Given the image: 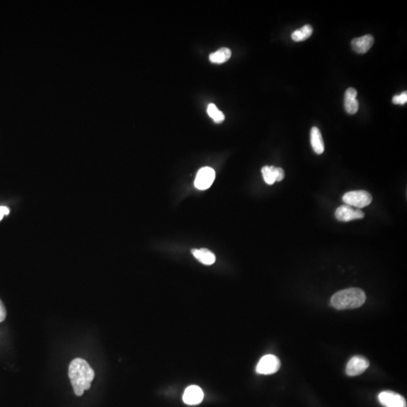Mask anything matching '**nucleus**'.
<instances>
[{
  "label": "nucleus",
  "mask_w": 407,
  "mask_h": 407,
  "mask_svg": "<svg viewBox=\"0 0 407 407\" xmlns=\"http://www.w3.org/2000/svg\"><path fill=\"white\" fill-rule=\"evenodd\" d=\"M69 377L74 388V393L82 396L88 390L94 378V371L84 359L76 358L69 366Z\"/></svg>",
  "instance_id": "1"
},
{
  "label": "nucleus",
  "mask_w": 407,
  "mask_h": 407,
  "mask_svg": "<svg viewBox=\"0 0 407 407\" xmlns=\"http://www.w3.org/2000/svg\"><path fill=\"white\" fill-rule=\"evenodd\" d=\"M366 300V294L363 290L348 288L336 292L331 298V304L338 310H354L362 306Z\"/></svg>",
  "instance_id": "2"
},
{
  "label": "nucleus",
  "mask_w": 407,
  "mask_h": 407,
  "mask_svg": "<svg viewBox=\"0 0 407 407\" xmlns=\"http://www.w3.org/2000/svg\"><path fill=\"white\" fill-rule=\"evenodd\" d=\"M342 200L347 206H354L360 209L370 204L372 197L368 192L358 190L346 193L343 196Z\"/></svg>",
  "instance_id": "3"
},
{
  "label": "nucleus",
  "mask_w": 407,
  "mask_h": 407,
  "mask_svg": "<svg viewBox=\"0 0 407 407\" xmlns=\"http://www.w3.org/2000/svg\"><path fill=\"white\" fill-rule=\"evenodd\" d=\"M280 368V362L276 356L267 354L264 356L256 368L258 374L262 375H271L276 374Z\"/></svg>",
  "instance_id": "4"
},
{
  "label": "nucleus",
  "mask_w": 407,
  "mask_h": 407,
  "mask_svg": "<svg viewBox=\"0 0 407 407\" xmlns=\"http://www.w3.org/2000/svg\"><path fill=\"white\" fill-rule=\"evenodd\" d=\"M214 170L212 168L204 167L198 170L194 180V186L200 190L210 188L215 180Z\"/></svg>",
  "instance_id": "5"
},
{
  "label": "nucleus",
  "mask_w": 407,
  "mask_h": 407,
  "mask_svg": "<svg viewBox=\"0 0 407 407\" xmlns=\"http://www.w3.org/2000/svg\"><path fill=\"white\" fill-rule=\"evenodd\" d=\"M370 366V362L363 356L352 358L346 366V374L349 376H356L364 372Z\"/></svg>",
  "instance_id": "6"
},
{
  "label": "nucleus",
  "mask_w": 407,
  "mask_h": 407,
  "mask_svg": "<svg viewBox=\"0 0 407 407\" xmlns=\"http://www.w3.org/2000/svg\"><path fill=\"white\" fill-rule=\"evenodd\" d=\"M378 401L384 407H406V401L402 395L394 392H382L378 394Z\"/></svg>",
  "instance_id": "7"
},
{
  "label": "nucleus",
  "mask_w": 407,
  "mask_h": 407,
  "mask_svg": "<svg viewBox=\"0 0 407 407\" xmlns=\"http://www.w3.org/2000/svg\"><path fill=\"white\" fill-rule=\"evenodd\" d=\"M335 216L341 222H349L354 220L362 219L364 218V213L360 209L354 210L352 206H342L336 209Z\"/></svg>",
  "instance_id": "8"
},
{
  "label": "nucleus",
  "mask_w": 407,
  "mask_h": 407,
  "mask_svg": "<svg viewBox=\"0 0 407 407\" xmlns=\"http://www.w3.org/2000/svg\"><path fill=\"white\" fill-rule=\"evenodd\" d=\"M203 390L197 386H190L184 392L182 400L186 404L190 406L198 405L204 399Z\"/></svg>",
  "instance_id": "9"
},
{
  "label": "nucleus",
  "mask_w": 407,
  "mask_h": 407,
  "mask_svg": "<svg viewBox=\"0 0 407 407\" xmlns=\"http://www.w3.org/2000/svg\"><path fill=\"white\" fill-rule=\"evenodd\" d=\"M264 180L268 185H272L274 182L282 181L284 178V170L282 168L274 166H264L262 168Z\"/></svg>",
  "instance_id": "10"
},
{
  "label": "nucleus",
  "mask_w": 407,
  "mask_h": 407,
  "mask_svg": "<svg viewBox=\"0 0 407 407\" xmlns=\"http://www.w3.org/2000/svg\"><path fill=\"white\" fill-rule=\"evenodd\" d=\"M374 43L372 35H365L359 38H354L352 41V47L355 52L364 54L371 48Z\"/></svg>",
  "instance_id": "11"
},
{
  "label": "nucleus",
  "mask_w": 407,
  "mask_h": 407,
  "mask_svg": "<svg viewBox=\"0 0 407 407\" xmlns=\"http://www.w3.org/2000/svg\"><path fill=\"white\" fill-rule=\"evenodd\" d=\"M358 92L353 88H349L344 94V104L346 112L349 114H355L358 111L359 103L357 98Z\"/></svg>",
  "instance_id": "12"
},
{
  "label": "nucleus",
  "mask_w": 407,
  "mask_h": 407,
  "mask_svg": "<svg viewBox=\"0 0 407 407\" xmlns=\"http://www.w3.org/2000/svg\"><path fill=\"white\" fill-rule=\"evenodd\" d=\"M192 254L194 255V258L202 262L204 265H213L216 261V256L214 254L207 249H193Z\"/></svg>",
  "instance_id": "13"
},
{
  "label": "nucleus",
  "mask_w": 407,
  "mask_h": 407,
  "mask_svg": "<svg viewBox=\"0 0 407 407\" xmlns=\"http://www.w3.org/2000/svg\"><path fill=\"white\" fill-rule=\"evenodd\" d=\"M311 144L316 154L320 155L324 151V144L320 130L317 127H313L311 130Z\"/></svg>",
  "instance_id": "14"
},
{
  "label": "nucleus",
  "mask_w": 407,
  "mask_h": 407,
  "mask_svg": "<svg viewBox=\"0 0 407 407\" xmlns=\"http://www.w3.org/2000/svg\"><path fill=\"white\" fill-rule=\"evenodd\" d=\"M232 52L228 48H222L209 56V60L214 64H222L230 60Z\"/></svg>",
  "instance_id": "15"
},
{
  "label": "nucleus",
  "mask_w": 407,
  "mask_h": 407,
  "mask_svg": "<svg viewBox=\"0 0 407 407\" xmlns=\"http://www.w3.org/2000/svg\"><path fill=\"white\" fill-rule=\"evenodd\" d=\"M313 32V28L311 25H304L300 30L294 31L291 36V38L295 42H302L307 40L311 36Z\"/></svg>",
  "instance_id": "16"
},
{
  "label": "nucleus",
  "mask_w": 407,
  "mask_h": 407,
  "mask_svg": "<svg viewBox=\"0 0 407 407\" xmlns=\"http://www.w3.org/2000/svg\"><path fill=\"white\" fill-rule=\"evenodd\" d=\"M208 114L213 118L214 121L216 123H221L225 120V116L221 112L216 105L210 104L208 106Z\"/></svg>",
  "instance_id": "17"
},
{
  "label": "nucleus",
  "mask_w": 407,
  "mask_h": 407,
  "mask_svg": "<svg viewBox=\"0 0 407 407\" xmlns=\"http://www.w3.org/2000/svg\"><path fill=\"white\" fill-rule=\"evenodd\" d=\"M392 101H393L394 104H405L407 102V92H402L400 95H395L392 99Z\"/></svg>",
  "instance_id": "18"
},
{
  "label": "nucleus",
  "mask_w": 407,
  "mask_h": 407,
  "mask_svg": "<svg viewBox=\"0 0 407 407\" xmlns=\"http://www.w3.org/2000/svg\"><path fill=\"white\" fill-rule=\"evenodd\" d=\"M6 310L2 302L0 300V323L5 320L6 318Z\"/></svg>",
  "instance_id": "19"
},
{
  "label": "nucleus",
  "mask_w": 407,
  "mask_h": 407,
  "mask_svg": "<svg viewBox=\"0 0 407 407\" xmlns=\"http://www.w3.org/2000/svg\"><path fill=\"white\" fill-rule=\"evenodd\" d=\"M10 212V208H8L7 207H4V206H1V207H0V220L4 218V215H8Z\"/></svg>",
  "instance_id": "20"
}]
</instances>
